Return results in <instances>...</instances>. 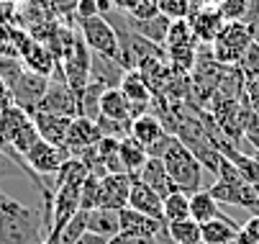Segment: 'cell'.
Instances as JSON below:
<instances>
[{
	"label": "cell",
	"mask_w": 259,
	"mask_h": 244,
	"mask_svg": "<svg viewBox=\"0 0 259 244\" xmlns=\"http://www.w3.org/2000/svg\"><path fill=\"white\" fill-rule=\"evenodd\" d=\"M47 239L41 208H31L0 188V244H44Z\"/></svg>",
	"instance_id": "obj_1"
},
{
	"label": "cell",
	"mask_w": 259,
	"mask_h": 244,
	"mask_svg": "<svg viewBox=\"0 0 259 244\" xmlns=\"http://www.w3.org/2000/svg\"><path fill=\"white\" fill-rule=\"evenodd\" d=\"M167 175L172 178V183L182 190V193H195V190H205L203 188V165L198 162V157L193 154V149L182 142V139L172 136L162 157Z\"/></svg>",
	"instance_id": "obj_2"
},
{
	"label": "cell",
	"mask_w": 259,
	"mask_h": 244,
	"mask_svg": "<svg viewBox=\"0 0 259 244\" xmlns=\"http://www.w3.org/2000/svg\"><path fill=\"white\" fill-rule=\"evenodd\" d=\"M251 42H254V33H251V26L249 23H244V21H226L224 28L218 31L215 42L210 44L213 59L218 64L236 67Z\"/></svg>",
	"instance_id": "obj_3"
},
{
	"label": "cell",
	"mask_w": 259,
	"mask_h": 244,
	"mask_svg": "<svg viewBox=\"0 0 259 244\" xmlns=\"http://www.w3.org/2000/svg\"><path fill=\"white\" fill-rule=\"evenodd\" d=\"M77 26H80L82 42L88 44V49L93 54H100V57L118 62V33L105 16H93V18L77 21Z\"/></svg>",
	"instance_id": "obj_4"
},
{
	"label": "cell",
	"mask_w": 259,
	"mask_h": 244,
	"mask_svg": "<svg viewBox=\"0 0 259 244\" xmlns=\"http://www.w3.org/2000/svg\"><path fill=\"white\" fill-rule=\"evenodd\" d=\"M90 64H93V52L88 49V44L82 42V36L77 33L75 47L67 52V57L59 64L64 83L72 88V93L77 95V100H82V93L90 85Z\"/></svg>",
	"instance_id": "obj_5"
},
{
	"label": "cell",
	"mask_w": 259,
	"mask_h": 244,
	"mask_svg": "<svg viewBox=\"0 0 259 244\" xmlns=\"http://www.w3.org/2000/svg\"><path fill=\"white\" fill-rule=\"evenodd\" d=\"M128 136H134L136 142H139L146 152H149V157H162L167 142L172 139V136L167 134L164 124H162L157 116H152V113H144V116L134 118V121H131V129H128Z\"/></svg>",
	"instance_id": "obj_6"
},
{
	"label": "cell",
	"mask_w": 259,
	"mask_h": 244,
	"mask_svg": "<svg viewBox=\"0 0 259 244\" xmlns=\"http://www.w3.org/2000/svg\"><path fill=\"white\" fill-rule=\"evenodd\" d=\"M36 111L75 118V116H80V100L72 93V88L64 83V77H49V88H47V93H44Z\"/></svg>",
	"instance_id": "obj_7"
},
{
	"label": "cell",
	"mask_w": 259,
	"mask_h": 244,
	"mask_svg": "<svg viewBox=\"0 0 259 244\" xmlns=\"http://www.w3.org/2000/svg\"><path fill=\"white\" fill-rule=\"evenodd\" d=\"M49 88V77H41V75H36V72H26L16 80V85L11 88V98H13V106L23 108L26 113H36V108H39V103L44 98Z\"/></svg>",
	"instance_id": "obj_8"
},
{
	"label": "cell",
	"mask_w": 259,
	"mask_h": 244,
	"mask_svg": "<svg viewBox=\"0 0 259 244\" xmlns=\"http://www.w3.org/2000/svg\"><path fill=\"white\" fill-rule=\"evenodd\" d=\"M128 193H131V175L126 172H108L100 178V208H121L128 206Z\"/></svg>",
	"instance_id": "obj_9"
},
{
	"label": "cell",
	"mask_w": 259,
	"mask_h": 244,
	"mask_svg": "<svg viewBox=\"0 0 259 244\" xmlns=\"http://www.w3.org/2000/svg\"><path fill=\"white\" fill-rule=\"evenodd\" d=\"M188 23L193 28V36L198 39V44H213L218 31L224 28L226 18L221 16L218 8H190V16H188Z\"/></svg>",
	"instance_id": "obj_10"
},
{
	"label": "cell",
	"mask_w": 259,
	"mask_h": 244,
	"mask_svg": "<svg viewBox=\"0 0 259 244\" xmlns=\"http://www.w3.org/2000/svg\"><path fill=\"white\" fill-rule=\"evenodd\" d=\"M103 139L98 124L88 116H75L67 129V142H64V149L69 154H77L88 147H98V142Z\"/></svg>",
	"instance_id": "obj_11"
},
{
	"label": "cell",
	"mask_w": 259,
	"mask_h": 244,
	"mask_svg": "<svg viewBox=\"0 0 259 244\" xmlns=\"http://www.w3.org/2000/svg\"><path fill=\"white\" fill-rule=\"evenodd\" d=\"M118 221H121V231L123 234H134V236H167V224L162 219H152L146 214H139L134 208H121L118 211Z\"/></svg>",
	"instance_id": "obj_12"
},
{
	"label": "cell",
	"mask_w": 259,
	"mask_h": 244,
	"mask_svg": "<svg viewBox=\"0 0 259 244\" xmlns=\"http://www.w3.org/2000/svg\"><path fill=\"white\" fill-rule=\"evenodd\" d=\"M162 195L154 190V188H149L144 180H139V178H131V193H128V208H134V211H139V214H146V216H152V219H162L164 221V216H162Z\"/></svg>",
	"instance_id": "obj_13"
},
{
	"label": "cell",
	"mask_w": 259,
	"mask_h": 244,
	"mask_svg": "<svg viewBox=\"0 0 259 244\" xmlns=\"http://www.w3.org/2000/svg\"><path fill=\"white\" fill-rule=\"evenodd\" d=\"M100 116L108 118V121H116L121 126H128V129H131V121H134L131 103L118 88L103 90V95H100Z\"/></svg>",
	"instance_id": "obj_14"
},
{
	"label": "cell",
	"mask_w": 259,
	"mask_h": 244,
	"mask_svg": "<svg viewBox=\"0 0 259 244\" xmlns=\"http://www.w3.org/2000/svg\"><path fill=\"white\" fill-rule=\"evenodd\" d=\"M31 118H33L36 131H39V136L44 139V142H49V144H54V147H64V142H67V129H69V124H72L69 116H54V113L36 111Z\"/></svg>",
	"instance_id": "obj_15"
},
{
	"label": "cell",
	"mask_w": 259,
	"mask_h": 244,
	"mask_svg": "<svg viewBox=\"0 0 259 244\" xmlns=\"http://www.w3.org/2000/svg\"><path fill=\"white\" fill-rule=\"evenodd\" d=\"M23 67L28 69V72H36V75H41V77H54V72H62V67L57 62V57L33 39V44L28 47V52L21 57Z\"/></svg>",
	"instance_id": "obj_16"
},
{
	"label": "cell",
	"mask_w": 259,
	"mask_h": 244,
	"mask_svg": "<svg viewBox=\"0 0 259 244\" xmlns=\"http://www.w3.org/2000/svg\"><path fill=\"white\" fill-rule=\"evenodd\" d=\"M139 180H144L149 188H154V190L162 195V200H164L169 193L180 190V188L172 183V178L167 175L164 162H162L159 157H149V159H146V165H144V167H141V172H139Z\"/></svg>",
	"instance_id": "obj_17"
},
{
	"label": "cell",
	"mask_w": 259,
	"mask_h": 244,
	"mask_svg": "<svg viewBox=\"0 0 259 244\" xmlns=\"http://www.w3.org/2000/svg\"><path fill=\"white\" fill-rule=\"evenodd\" d=\"M200 236H203V244H234L239 236V226L229 216L221 214L218 219L200 224Z\"/></svg>",
	"instance_id": "obj_18"
},
{
	"label": "cell",
	"mask_w": 259,
	"mask_h": 244,
	"mask_svg": "<svg viewBox=\"0 0 259 244\" xmlns=\"http://www.w3.org/2000/svg\"><path fill=\"white\" fill-rule=\"evenodd\" d=\"M123 21H126V26L134 31V33H139V36H144L146 42H152V44H157V47H164V42H167V31H169V18L167 16H154V18H149V21H128L126 16H123Z\"/></svg>",
	"instance_id": "obj_19"
},
{
	"label": "cell",
	"mask_w": 259,
	"mask_h": 244,
	"mask_svg": "<svg viewBox=\"0 0 259 244\" xmlns=\"http://www.w3.org/2000/svg\"><path fill=\"white\" fill-rule=\"evenodd\" d=\"M118 157H121V165H123V172L131 178H139L141 167L149 159V152H146L134 136H123L121 144H118Z\"/></svg>",
	"instance_id": "obj_20"
},
{
	"label": "cell",
	"mask_w": 259,
	"mask_h": 244,
	"mask_svg": "<svg viewBox=\"0 0 259 244\" xmlns=\"http://www.w3.org/2000/svg\"><path fill=\"white\" fill-rule=\"evenodd\" d=\"M118 90L128 98L131 106H149L152 103V88L146 85V80L139 75V69H126Z\"/></svg>",
	"instance_id": "obj_21"
},
{
	"label": "cell",
	"mask_w": 259,
	"mask_h": 244,
	"mask_svg": "<svg viewBox=\"0 0 259 244\" xmlns=\"http://www.w3.org/2000/svg\"><path fill=\"white\" fill-rule=\"evenodd\" d=\"M88 231L105 236V239L121 234L118 211H113V208H95V211H88Z\"/></svg>",
	"instance_id": "obj_22"
},
{
	"label": "cell",
	"mask_w": 259,
	"mask_h": 244,
	"mask_svg": "<svg viewBox=\"0 0 259 244\" xmlns=\"http://www.w3.org/2000/svg\"><path fill=\"white\" fill-rule=\"evenodd\" d=\"M218 216H221L218 203H215V198L208 193V188L190 193V219H193V221L205 224V221H213V219H218Z\"/></svg>",
	"instance_id": "obj_23"
},
{
	"label": "cell",
	"mask_w": 259,
	"mask_h": 244,
	"mask_svg": "<svg viewBox=\"0 0 259 244\" xmlns=\"http://www.w3.org/2000/svg\"><path fill=\"white\" fill-rule=\"evenodd\" d=\"M167 241H169V244H203L200 224L193 221V219L169 221V224H167Z\"/></svg>",
	"instance_id": "obj_24"
},
{
	"label": "cell",
	"mask_w": 259,
	"mask_h": 244,
	"mask_svg": "<svg viewBox=\"0 0 259 244\" xmlns=\"http://www.w3.org/2000/svg\"><path fill=\"white\" fill-rule=\"evenodd\" d=\"M162 216H164V224L190 219V193H182V190L169 193L162 203Z\"/></svg>",
	"instance_id": "obj_25"
},
{
	"label": "cell",
	"mask_w": 259,
	"mask_h": 244,
	"mask_svg": "<svg viewBox=\"0 0 259 244\" xmlns=\"http://www.w3.org/2000/svg\"><path fill=\"white\" fill-rule=\"evenodd\" d=\"M88 175H90L88 165L82 159H77V157H69V159H64V165L59 167V172L54 175L57 178L54 188H59V185H82Z\"/></svg>",
	"instance_id": "obj_26"
},
{
	"label": "cell",
	"mask_w": 259,
	"mask_h": 244,
	"mask_svg": "<svg viewBox=\"0 0 259 244\" xmlns=\"http://www.w3.org/2000/svg\"><path fill=\"white\" fill-rule=\"evenodd\" d=\"M85 231H88V211H77L75 216H72L57 234H52L49 239L54 244H75Z\"/></svg>",
	"instance_id": "obj_27"
},
{
	"label": "cell",
	"mask_w": 259,
	"mask_h": 244,
	"mask_svg": "<svg viewBox=\"0 0 259 244\" xmlns=\"http://www.w3.org/2000/svg\"><path fill=\"white\" fill-rule=\"evenodd\" d=\"M167 52V59H169V67L175 72H190L195 67V59H198V44H185V47H169L164 49Z\"/></svg>",
	"instance_id": "obj_28"
},
{
	"label": "cell",
	"mask_w": 259,
	"mask_h": 244,
	"mask_svg": "<svg viewBox=\"0 0 259 244\" xmlns=\"http://www.w3.org/2000/svg\"><path fill=\"white\" fill-rule=\"evenodd\" d=\"M185 44H198V39L193 36V28H190L188 18H177V21L169 23L164 49H169V47H185Z\"/></svg>",
	"instance_id": "obj_29"
},
{
	"label": "cell",
	"mask_w": 259,
	"mask_h": 244,
	"mask_svg": "<svg viewBox=\"0 0 259 244\" xmlns=\"http://www.w3.org/2000/svg\"><path fill=\"white\" fill-rule=\"evenodd\" d=\"M236 69H239V75L244 77V83L259 80V44H256V42L249 44V49H246L244 57L239 59Z\"/></svg>",
	"instance_id": "obj_30"
},
{
	"label": "cell",
	"mask_w": 259,
	"mask_h": 244,
	"mask_svg": "<svg viewBox=\"0 0 259 244\" xmlns=\"http://www.w3.org/2000/svg\"><path fill=\"white\" fill-rule=\"evenodd\" d=\"M100 208V178L88 175L80 188V211H95Z\"/></svg>",
	"instance_id": "obj_31"
},
{
	"label": "cell",
	"mask_w": 259,
	"mask_h": 244,
	"mask_svg": "<svg viewBox=\"0 0 259 244\" xmlns=\"http://www.w3.org/2000/svg\"><path fill=\"white\" fill-rule=\"evenodd\" d=\"M26 72V67L18 57H8V54H0V80H3L8 88L16 85V80Z\"/></svg>",
	"instance_id": "obj_32"
},
{
	"label": "cell",
	"mask_w": 259,
	"mask_h": 244,
	"mask_svg": "<svg viewBox=\"0 0 259 244\" xmlns=\"http://www.w3.org/2000/svg\"><path fill=\"white\" fill-rule=\"evenodd\" d=\"M157 8L169 21H177V18H188L193 6H190V0H157Z\"/></svg>",
	"instance_id": "obj_33"
},
{
	"label": "cell",
	"mask_w": 259,
	"mask_h": 244,
	"mask_svg": "<svg viewBox=\"0 0 259 244\" xmlns=\"http://www.w3.org/2000/svg\"><path fill=\"white\" fill-rule=\"evenodd\" d=\"M218 11H221V16H224L226 21H246L249 0H224Z\"/></svg>",
	"instance_id": "obj_34"
},
{
	"label": "cell",
	"mask_w": 259,
	"mask_h": 244,
	"mask_svg": "<svg viewBox=\"0 0 259 244\" xmlns=\"http://www.w3.org/2000/svg\"><path fill=\"white\" fill-rule=\"evenodd\" d=\"M128 21H149L154 16H159V8H157V0H139L134 6V11L123 13Z\"/></svg>",
	"instance_id": "obj_35"
},
{
	"label": "cell",
	"mask_w": 259,
	"mask_h": 244,
	"mask_svg": "<svg viewBox=\"0 0 259 244\" xmlns=\"http://www.w3.org/2000/svg\"><path fill=\"white\" fill-rule=\"evenodd\" d=\"M244 106L251 111V113H256L259 116V83L256 80H251V83H244Z\"/></svg>",
	"instance_id": "obj_36"
},
{
	"label": "cell",
	"mask_w": 259,
	"mask_h": 244,
	"mask_svg": "<svg viewBox=\"0 0 259 244\" xmlns=\"http://www.w3.org/2000/svg\"><path fill=\"white\" fill-rule=\"evenodd\" d=\"M162 236H134V234H116V236H110L108 244H162L159 241Z\"/></svg>",
	"instance_id": "obj_37"
},
{
	"label": "cell",
	"mask_w": 259,
	"mask_h": 244,
	"mask_svg": "<svg viewBox=\"0 0 259 244\" xmlns=\"http://www.w3.org/2000/svg\"><path fill=\"white\" fill-rule=\"evenodd\" d=\"M93 16H100L98 0H77V6H75V21H85V18H93Z\"/></svg>",
	"instance_id": "obj_38"
},
{
	"label": "cell",
	"mask_w": 259,
	"mask_h": 244,
	"mask_svg": "<svg viewBox=\"0 0 259 244\" xmlns=\"http://www.w3.org/2000/svg\"><path fill=\"white\" fill-rule=\"evenodd\" d=\"M241 231H244L251 241H256V244H259V214H256V216H249V219L244 221Z\"/></svg>",
	"instance_id": "obj_39"
},
{
	"label": "cell",
	"mask_w": 259,
	"mask_h": 244,
	"mask_svg": "<svg viewBox=\"0 0 259 244\" xmlns=\"http://www.w3.org/2000/svg\"><path fill=\"white\" fill-rule=\"evenodd\" d=\"M13 106V98H11V88L0 80V113H6Z\"/></svg>",
	"instance_id": "obj_40"
},
{
	"label": "cell",
	"mask_w": 259,
	"mask_h": 244,
	"mask_svg": "<svg viewBox=\"0 0 259 244\" xmlns=\"http://www.w3.org/2000/svg\"><path fill=\"white\" fill-rule=\"evenodd\" d=\"M75 244H108V239H105V236H98V234H93V231H85Z\"/></svg>",
	"instance_id": "obj_41"
},
{
	"label": "cell",
	"mask_w": 259,
	"mask_h": 244,
	"mask_svg": "<svg viewBox=\"0 0 259 244\" xmlns=\"http://www.w3.org/2000/svg\"><path fill=\"white\" fill-rule=\"evenodd\" d=\"M136 3H139V0H113V8L121 11V13H128V11H134Z\"/></svg>",
	"instance_id": "obj_42"
},
{
	"label": "cell",
	"mask_w": 259,
	"mask_h": 244,
	"mask_svg": "<svg viewBox=\"0 0 259 244\" xmlns=\"http://www.w3.org/2000/svg\"><path fill=\"white\" fill-rule=\"evenodd\" d=\"M221 3L224 0H190V6L195 8H221Z\"/></svg>",
	"instance_id": "obj_43"
},
{
	"label": "cell",
	"mask_w": 259,
	"mask_h": 244,
	"mask_svg": "<svg viewBox=\"0 0 259 244\" xmlns=\"http://www.w3.org/2000/svg\"><path fill=\"white\" fill-rule=\"evenodd\" d=\"M251 33H254V42L259 44V18H256V21L251 23Z\"/></svg>",
	"instance_id": "obj_44"
},
{
	"label": "cell",
	"mask_w": 259,
	"mask_h": 244,
	"mask_svg": "<svg viewBox=\"0 0 259 244\" xmlns=\"http://www.w3.org/2000/svg\"><path fill=\"white\" fill-rule=\"evenodd\" d=\"M44 244H54V241H52V239H47V241H44Z\"/></svg>",
	"instance_id": "obj_45"
},
{
	"label": "cell",
	"mask_w": 259,
	"mask_h": 244,
	"mask_svg": "<svg viewBox=\"0 0 259 244\" xmlns=\"http://www.w3.org/2000/svg\"><path fill=\"white\" fill-rule=\"evenodd\" d=\"M256 162H259V152H256Z\"/></svg>",
	"instance_id": "obj_46"
},
{
	"label": "cell",
	"mask_w": 259,
	"mask_h": 244,
	"mask_svg": "<svg viewBox=\"0 0 259 244\" xmlns=\"http://www.w3.org/2000/svg\"><path fill=\"white\" fill-rule=\"evenodd\" d=\"M0 157H3V154H0Z\"/></svg>",
	"instance_id": "obj_47"
},
{
	"label": "cell",
	"mask_w": 259,
	"mask_h": 244,
	"mask_svg": "<svg viewBox=\"0 0 259 244\" xmlns=\"http://www.w3.org/2000/svg\"><path fill=\"white\" fill-rule=\"evenodd\" d=\"M256 83H259V80H256Z\"/></svg>",
	"instance_id": "obj_48"
},
{
	"label": "cell",
	"mask_w": 259,
	"mask_h": 244,
	"mask_svg": "<svg viewBox=\"0 0 259 244\" xmlns=\"http://www.w3.org/2000/svg\"><path fill=\"white\" fill-rule=\"evenodd\" d=\"M167 244H169V241H167Z\"/></svg>",
	"instance_id": "obj_49"
}]
</instances>
